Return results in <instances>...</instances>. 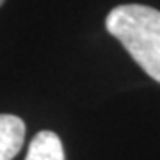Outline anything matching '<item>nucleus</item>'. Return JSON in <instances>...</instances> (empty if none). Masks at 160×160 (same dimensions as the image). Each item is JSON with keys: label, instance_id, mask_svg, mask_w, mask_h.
Masks as SVG:
<instances>
[{"label": "nucleus", "instance_id": "1", "mask_svg": "<svg viewBox=\"0 0 160 160\" xmlns=\"http://www.w3.org/2000/svg\"><path fill=\"white\" fill-rule=\"evenodd\" d=\"M105 27L144 73L160 84V11L142 4H123L107 14Z\"/></svg>", "mask_w": 160, "mask_h": 160}, {"label": "nucleus", "instance_id": "2", "mask_svg": "<svg viewBox=\"0 0 160 160\" xmlns=\"http://www.w3.org/2000/svg\"><path fill=\"white\" fill-rule=\"evenodd\" d=\"M25 139V123L18 116L0 114V160H12Z\"/></svg>", "mask_w": 160, "mask_h": 160}, {"label": "nucleus", "instance_id": "3", "mask_svg": "<svg viewBox=\"0 0 160 160\" xmlns=\"http://www.w3.org/2000/svg\"><path fill=\"white\" fill-rule=\"evenodd\" d=\"M25 160H64V149L59 135L50 130L39 132L29 144Z\"/></svg>", "mask_w": 160, "mask_h": 160}, {"label": "nucleus", "instance_id": "4", "mask_svg": "<svg viewBox=\"0 0 160 160\" xmlns=\"http://www.w3.org/2000/svg\"><path fill=\"white\" fill-rule=\"evenodd\" d=\"M4 2H6V0H0V6H2V4H4Z\"/></svg>", "mask_w": 160, "mask_h": 160}]
</instances>
